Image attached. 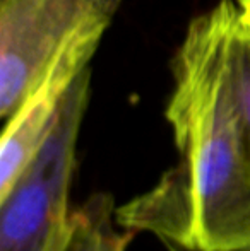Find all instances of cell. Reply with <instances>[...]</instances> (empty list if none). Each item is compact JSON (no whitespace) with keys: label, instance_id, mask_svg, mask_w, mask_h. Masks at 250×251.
Wrapping results in <instances>:
<instances>
[{"label":"cell","instance_id":"obj_5","mask_svg":"<svg viewBox=\"0 0 250 251\" xmlns=\"http://www.w3.org/2000/svg\"><path fill=\"white\" fill-rule=\"evenodd\" d=\"M113 197L96 193L70 212L72 231L65 251H125L134 231L117 229Z\"/></svg>","mask_w":250,"mask_h":251},{"label":"cell","instance_id":"obj_2","mask_svg":"<svg viewBox=\"0 0 250 251\" xmlns=\"http://www.w3.org/2000/svg\"><path fill=\"white\" fill-rule=\"evenodd\" d=\"M87 98L89 69L69 87L47 140L0 199V251H41L55 226L70 217V179Z\"/></svg>","mask_w":250,"mask_h":251},{"label":"cell","instance_id":"obj_6","mask_svg":"<svg viewBox=\"0 0 250 251\" xmlns=\"http://www.w3.org/2000/svg\"><path fill=\"white\" fill-rule=\"evenodd\" d=\"M231 69L242 115L250 132V36L242 31L238 21L231 36Z\"/></svg>","mask_w":250,"mask_h":251},{"label":"cell","instance_id":"obj_8","mask_svg":"<svg viewBox=\"0 0 250 251\" xmlns=\"http://www.w3.org/2000/svg\"><path fill=\"white\" fill-rule=\"evenodd\" d=\"M235 5H237L238 26L250 36V0H235Z\"/></svg>","mask_w":250,"mask_h":251},{"label":"cell","instance_id":"obj_1","mask_svg":"<svg viewBox=\"0 0 250 251\" xmlns=\"http://www.w3.org/2000/svg\"><path fill=\"white\" fill-rule=\"evenodd\" d=\"M235 24V0L189 24L167 104L180 157L117 208L120 227L185 251H250V132L231 69Z\"/></svg>","mask_w":250,"mask_h":251},{"label":"cell","instance_id":"obj_9","mask_svg":"<svg viewBox=\"0 0 250 251\" xmlns=\"http://www.w3.org/2000/svg\"><path fill=\"white\" fill-rule=\"evenodd\" d=\"M111 2L115 3V7H118V5H120V0H111Z\"/></svg>","mask_w":250,"mask_h":251},{"label":"cell","instance_id":"obj_7","mask_svg":"<svg viewBox=\"0 0 250 251\" xmlns=\"http://www.w3.org/2000/svg\"><path fill=\"white\" fill-rule=\"evenodd\" d=\"M70 231H72V219L69 217L65 222L55 226L41 251H65L70 239Z\"/></svg>","mask_w":250,"mask_h":251},{"label":"cell","instance_id":"obj_4","mask_svg":"<svg viewBox=\"0 0 250 251\" xmlns=\"http://www.w3.org/2000/svg\"><path fill=\"white\" fill-rule=\"evenodd\" d=\"M107 29H94L74 41L48 67L43 79L5 120L0 142V199L7 195L23 169L36 155L55 125L72 82L89 62Z\"/></svg>","mask_w":250,"mask_h":251},{"label":"cell","instance_id":"obj_3","mask_svg":"<svg viewBox=\"0 0 250 251\" xmlns=\"http://www.w3.org/2000/svg\"><path fill=\"white\" fill-rule=\"evenodd\" d=\"M111 0H0V116L5 122L74 41L108 29Z\"/></svg>","mask_w":250,"mask_h":251}]
</instances>
